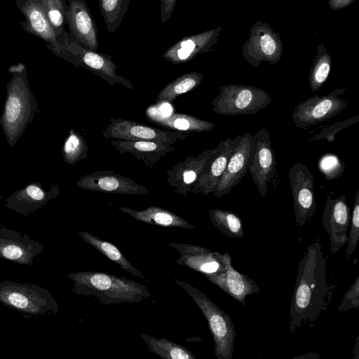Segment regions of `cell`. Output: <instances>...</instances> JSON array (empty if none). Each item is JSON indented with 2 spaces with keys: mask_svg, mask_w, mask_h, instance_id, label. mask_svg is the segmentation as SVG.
I'll return each instance as SVG.
<instances>
[{
  "mask_svg": "<svg viewBox=\"0 0 359 359\" xmlns=\"http://www.w3.org/2000/svg\"><path fill=\"white\" fill-rule=\"evenodd\" d=\"M326 275L327 260L320 243L316 241L307 246L298 264L290 309L292 333L304 324L313 326L318 318L328 292Z\"/></svg>",
  "mask_w": 359,
  "mask_h": 359,
  "instance_id": "6da1fadb",
  "label": "cell"
},
{
  "mask_svg": "<svg viewBox=\"0 0 359 359\" xmlns=\"http://www.w3.org/2000/svg\"><path fill=\"white\" fill-rule=\"evenodd\" d=\"M67 277L76 295L93 297L105 304L139 303L149 298L147 287L138 282L103 271H79Z\"/></svg>",
  "mask_w": 359,
  "mask_h": 359,
  "instance_id": "7a4b0ae2",
  "label": "cell"
},
{
  "mask_svg": "<svg viewBox=\"0 0 359 359\" xmlns=\"http://www.w3.org/2000/svg\"><path fill=\"white\" fill-rule=\"evenodd\" d=\"M9 72L13 75L6 85L0 125L7 143L13 147L32 121L38 102L30 89L24 64L11 67Z\"/></svg>",
  "mask_w": 359,
  "mask_h": 359,
  "instance_id": "3957f363",
  "label": "cell"
},
{
  "mask_svg": "<svg viewBox=\"0 0 359 359\" xmlns=\"http://www.w3.org/2000/svg\"><path fill=\"white\" fill-rule=\"evenodd\" d=\"M174 281L190 296L206 318L215 341V356L231 359L236 331L230 316L196 287L178 278H174Z\"/></svg>",
  "mask_w": 359,
  "mask_h": 359,
  "instance_id": "277c9868",
  "label": "cell"
},
{
  "mask_svg": "<svg viewBox=\"0 0 359 359\" xmlns=\"http://www.w3.org/2000/svg\"><path fill=\"white\" fill-rule=\"evenodd\" d=\"M0 302L27 318L55 314L59 310L57 302L46 288L8 279L0 283Z\"/></svg>",
  "mask_w": 359,
  "mask_h": 359,
  "instance_id": "5b68a950",
  "label": "cell"
},
{
  "mask_svg": "<svg viewBox=\"0 0 359 359\" xmlns=\"http://www.w3.org/2000/svg\"><path fill=\"white\" fill-rule=\"evenodd\" d=\"M271 102L270 95L254 86L226 84L220 86L212 102L215 114L224 116L255 114Z\"/></svg>",
  "mask_w": 359,
  "mask_h": 359,
  "instance_id": "8992f818",
  "label": "cell"
},
{
  "mask_svg": "<svg viewBox=\"0 0 359 359\" xmlns=\"http://www.w3.org/2000/svg\"><path fill=\"white\" fill-rule=\"evenodd\" d=\"M63 46L67 55V62L76 67H83L99 76L111 86L116 83L133 90L132 82L116 74L117 66L109 55L97 53L80 44L68 33L63 37Z\"/></svg>",
  "mask_w": 359,
  "mask_h": 359,
  "instance_id": "52a82bcc",
  "label": "cell"
},
{
  "mask_svg": "<svg viewBox=\"0 0 359 359\" xmlns=\"http://www.w3.org/2000/svg\"><path fill=\"white\" fill-rule=\"evenodd\" d=\"M345 90L344 87L337 88L327 95H316L299 103L292 113L294 126L306 130L336 116L348 105L347 100L339 97Z\"/></svg>",
  "mask_w": 359,
  "mask_h": 359,
  "instance_id": "ba28073f",
  "label": "cell"
},
{
  "mask_svg": "<svg viewBox=\"0 0 359 359\" xmlns=\"http://www.w3.org/2000/svg\"><path fill=\"white\" fill-rule=\"evenodd\" d=\"M282 53L280 35L268 23L257 21L242 48L245 61L253 67H258L264 62L273 65L280 60Z\"/></svg>",
  "mask_w": 359,
  "mask_h": 359,
  "instance_id": "9c48e42d",
  "label": "cell"
},
{
  "mask_svg": "<svg viewBox=\"0 0 359 359\" xmlns=\"http://www.w3.org/2000/svg\"><path fill=\"white\" fill-rule=\"evenodd\" d=\"M296 225L303 226L316 212L314 176L306 165L294 163L288 171Z\"/></svg>",
  "mask_w": 359,
  "mask_h": 359,
  "instance_id": "30bf717a",
  "label": "cell"
},
{
  "mask_svg": "<svg viewBox=\"0 0 359 359\" xmlns=\"http://www.w3.org/2000/svg\"><path fill=\"white\" fill-rule=\"evenodd\" d=\"M271 143L270 133L266 128L253 135V150L248 171L262 197L266 195L268 185L276 175L277 162Z\"/></svg>",
  "mask_w": 359,
  "mask_h": 359,
  "instance_id": "8fae6325",
  "label": "cell"
},
{
  "mask_svg": "<svg viewBox=\"0 0 359 359\" xmlns=\"http://www.w3.org/2000/svg\"><path fill=\"white\" fill-rule=\"evenodd\" d=\"M102 134L105 139L148 140L170 144L187 137V135L182 131L160 129L121 118H111Z\"/></svg>",
  "mask_w": 359,
  "mask_h": 359,
  "instance_id": "7c38bea8",
  "label": "cell"
},
{
  "mask_svg": "<svg viewBox=\"0 0 359 359\" xmlns=\"http://www.w3.org/2000/svg\"><path fill=\"white\" fill-rule=\"evenodd\" d=\"M22 13L25 20L20 22L27 32L41 39L55 55L67 60L63 42L50 25L39 0H13Z\"/></svg>",
  "mask_w": 359,
  "mask_h": 359,
  "instance_id": "4fadbf2b",
  "label": "cell"
},
{
  "mask_svg": "<svg viewBox=\"0 0 359 359\" xmlns=\"http://www.w3.org/2000/svg\"><path fill=\"white\" fill-rule=\"evenodd\" d=\"M253 150V135H240L215 189L213 196L221 198L230 193L245 177Z\"/></svg>",
  "mask_w": 359,
  "mask_h": 359,
  "instance_id": "5bb4252c",
  "label": "cell"
},
{
  "mask_svg": "<svg viewBox=\"0 0 359 359\" xmlns=\"http://www.w3.org/2000/svg\"><path fill=\"white\" fill-rule=\"evenodd\" d=\"M350 221V207L345 195L343 194L337 198H332L327 194L322 223L330 238L332 255L337 253L346 243Z\"/></svg>",
  "mask_w": 359,
  "mask_h": 359,
  "instance_id": "9a60e30c",
  "label": "cell"
},
{
  "mask_svg": "<svg viewBox=\"0 0 359 359\" xmlns=\"http://www.w3.org/2000/svg\"><path fill=\"white\" fill-rule=\"evenodd\" d=\"M218 145L207 149L201 154L189 156L183 161L174 165L166 172V181L180 195L191 193L193 184L209 165L218 151Z\"/></svg>",
  "mask_w": 359,
  "mask_h": 359,
  "instance_id": "2e32d148",
  "label": "cell"
},
{
  "mask_svg": "<svg viewBox=\"0 0 359 359\" xmlns=\"http://www.w3.org/2000/svg\"><path fill=\"white\" fill-rule=\"evenodd\" d=\"M44 245L29 235L0 224V257L16 264L33 266Z\"/></svg>",
  "mask_w": 359,
  "mask_h": 359,
  "instance_id": "e0dca14e",
  "label": "cell"
},
{
  "mask_svg": "<svg viewBox=\"0 0 359 359\" xmlns=\"http://www.w3.org/2000/svg\"><path fill=\"white\" fill-rule=\"evenodd\" d=\"M76 184L81 189L111 194L146 195L150 192L133 180L113 170H99L83 175Z\"/></svg>",
  "mask_w": 359,
  "mask_h": 359,
  "instance_id": "ac0fdd59",
  "label": "cell"
},
{
  "mask_svg": "<svg viewBox=\"0 0 359 359\" xmlns=\"http://www.w3.org/2000/svg\"><path fill=\"white\" fill-rule=\"evenodd\" d=\"M66 24L69 34L84 47L97 51L99 47L98 31L93 16L85 0H69Z\"/></svg>",
  "mask_w": 359,
  "mask_h": 359,
  "instance_id": "d6986e66",
  "label": "cell"
},
{
  "mask_svg": "<svg viewBox=\"0 0 359 359\" xmlns=\"http://www.w3.org/2000/svg\"><path fill=\"white\" fill-rule=\"evenodd\" d=\"M224 269L204 276L212 284L221 288L241 304L246 306L245 297L257 294L259 287L255 280L237 271L231 264L228 252L222 254Z\"/></svg>",
  "mask_w": 359,
  "mask_h": 359,
  "instance_id": "ffe728a7",
  "label": "cell"
},
{
  "mask_svg": "<svg viewBox=\"0 0 359 359\" xmlns=\"http://www.w3.org/2000/svg\"><path fill=\"white\" fill-rule=\"evenodd\" d=\"M221 27L182 38L168 48L163 57L174 65L184 63L198 55L212 51L219 39Z\"/></svg>",
  "mask_w": 359,
  "mask_h": 359,
  "instance_id": "44dd1931",
  "label": "cell"
},
{
  "mask_svg": "<svg viewBox=\"0 0 359 359\" xmlns=\"http://www.w3.org/2000/svg\"><path fill=\"white\" fill-rule=\"evenodd\" d=\"M180 255L177 264L185 266L203 276L222 271L224 269L222 254L207 248L179 243H168Z\"/></svg>",
  "mask_w": 359,
  "mask_h": 359,
  "instance_id": "7402d4cb",
  "label": "cell"
},
{
  "mask_svg": "<svg viewBox=\"0 0 359 359\" xmlns=\"http://www.w3.org/2000/svg\"><path fill=\"white\" fill-rule=\"evenodd\" d=\"M59 187L53 185L46 190L41 182H31L22 189H17L6 199L8 209L28 217L42 208L50 200L56 198Z\"/></svg>",
  "mask_w": 359,
  "mask_h": 359,
  "instance_id": "603a6c76",
  "label": "cell"
},
{
  "mask_svg": "<svg viewBox=\"0 0 359 359\" xmlns=\"http://www.w3.org/2000/svg\"><path fill=\"white\" fill-rule=\"evenodd\" d=\"M239 136V135H237L234 139L228 137L219 142L217 144L219 148L216 155L193 184L191 193H201L207 196L213 192L224 171Z\"/></svg>",
  "mask_w": 359,
  "mask_h": 359,
  "instance_id": "cb8c5ba5",
  "label": "cell"
},
{
  "mask_svg": "<svg viewBox=\"0 0 359 359\" xmlns=\"http://www.w3.org/2000/svg\"><path fill=\"white\" fill-rule=\"evenodd\" d=\"M110 144L118 153L133 155L148 168H153L163 156L175 149L172 144L148 140H111Z\"/></svg>",
  "mask_w": 359,
  "mask_h": 359,
  "instance_id": "d4e9b609",
  "label": "cell"
},
{
  "mask_svg": "<svg viewBox=\"0 0 359 359\" xmlns=\"http://www.w3.org/2000/svg\"><path fill=\"white\" fill-rule=\"evenodd\" d=\"M117 208L135 219L152 225L163 227H179L187 229L195 226L180 216L158 206H149L142 210L118 206Z\"/></svg>",
  "mask_w": 359,
  "mask_h": 359,
  "instance_id": "484cf974",
  "label": "cell"
},
{
  "mask_svg": "<svg viewBox=\"0 0 359 359\" xmlns=\"http://www.w3.org/2000/svg\"><path fill=\"white\" fill-rule=\"evenodd\" d=\"M148 116L151 122L163 128L178 131L209 132L215 127L212 122L198 118L190 114H172L168 116L156 114Z\"/></svg>",
  "mask_w": 359,
  "mask_h": 359,
  "instance_id": "4316f807",
  "label": "cell"
},
{
  "mask_svg": "<svg viewBox=\"0 0 359 359\" xmlns=\"http://www.w3.org/2000/svg\"><path fill=\"white\" fill-rule=\"evenodd\" d=\"M78 234L85 243L89 244L109 259L117 264L122 269L140 278L146 279L144 275L127 259L114 244L103 241L97 236L86 231H79Z\"/></svg>",
  "mask_w": 359,
  "mask_h": 359,
  "instance_id": "83f0119b",
  "label": "cell"
},
{
  "mask_svg": "<svg viewBox=\"0 0 359 359\" xmlns=\"http://www.w3.org/2000/svg\"><path fill=\"white\" fill-rule=\"evenodd\" d=\"M203 79L199 72H189L180 75L168 83L158 94L155 103L172 102L177 97L196 88Z\"/></svg>",
  "mask_w": 359,
  "mask_h": 359,
  "instance_id": "f1b7e54d",
  "label": "cell"
},
{
  "mask_svg": "<svg viewBox=\"0 0 359 359\" xmlns=\"http://www.w3.org/2000/svg\"><path fill=\"white\" fill-rule=\"evenodd\" d=\"M140 337L146 343L150 351L164 359H196L187 347L165 338H156L144 333Z\"/></svg>",
  "mask_w": 359,
  "mask_h": 359,
  "instance_id": "f546056e",
  "label": "cell"
},
{
  "mask_svg": "<svg viewBox=\"0 0 359 359\" xmlns=\"http://www.w3.org/2000/svg\"><path fill=\"white\" fill-rule=\"evenodd\" d=\"M208 214L212 224L226 236L243 237L242 220L236 213L216 208L208 210Z\"/></svg>",
  "mask_w": 359,
  "mask_h": 359,
  "instance_id": "4dcf8cb0",
  "label": "cell"
},
{
  "mask_svg": "<svg viewBox=\"0 0 359 359\" xmlns=\"http://www.w3.org/2000/svg\"><path fill=\"white\" fill-rule=\"evenodd\" d=\"M332 58L323 43L318 46L309 75V84L312 92L318 91L327 81L331 68Z\"/></svg>",
  "mask_w": 359,
  "mask_h": 359,
  "instance_id": "1f68e13d",
  "label": "cell"
},
{
  "mask_svg": "<svg viewBox=\"0 0 359 359\" xmlns=\"http://www.w3.org/2000/svg\"><path fill=\"white\" fill-rule=\"evenodd\" d=\"M130 0H98L99 8L107 30L114 33L125 18Z\"/></svg>",
  "mask_w": 359,
  "mask_h": 359,
  "instance_id": "d6a6232c",
  "label": "cell"
},
{
  "mask_svg": "<svg viewBox=\"0 0 359 359\" xmlns=\"http://www.w3.org/2000/svg\"><path fill=\"white\" fill-rule=\"evenodd\" d=\"M88 150L89 147L83 136L71 129L62 149L65 162L74 165L87 158Z\"/></svg>",
  "mask_w": 359,
  "mask_h": 359,
  "instance_id": "836d02e7",
  "label": "cell"
},
{
  "mask_svg": "<svg viewBox=\"0 0 359 359\" xmlns=\"http://www.w3.org/2000/svg\"><path fill=\"white\" fill-rule=\"evenodd\" d=\"M50 25L56 34L63 42V37L67 33L66 24V0H39Z\"/></svg>",
  "mask_w": 359,
  "mask_h": 359,
  "instance_id": "e575fe53",
  "label": "cell"
},
{
  "mask_svg": "<svg viewBox=\"0 0 359 359\" xmlns=\"http://www.w3.org/2000/svg\"><path fill=\"white\" fill-rule=\"evenodd\" d=\"M318 167L325 179L331 180L339 178L343 174L345 164L337 155L327 153L318 159Z\"/></svg>",
  "mask_w": 359,
  "mask_h": 359,
  "instance_id": "d590c367",
  "label": "cell"
},
{
  "mask_svg": "<svg viewBox=\"0 0 359 359\" xmlns=\"http://www.w3.org/2000/svg\"><path fill=\"white\" fill-rule=\"evenodd\" d=\"M350 229L348 235V245L346 248V259L354 252L359 241V191L355 196L353 210L351 215Z\"/></svg>",
  "mask_w": 359,
  "mask_h": 359,
  "instance_id": "8d00e7d4",
  "label": "cell"
},
{
  "mask_svg": "<svg viewBox=\"0 0 359 359\" xmlns=\"http://www.w3.org/2000/svg\"><path fill=\"white\" fill-rule=\"evenodd\" d=\"M359 121V116L357 115L354 117L346 119L343 121L334 123L331 126H328L322 128L320 133L314 135L313 137L311 138L309 141L320 140L323 139L327 140L331 142L334 140L335 135L342 130L343 129L352 126L353 123H357Z\"/></svg>",
  "mask_w": 359,
  "mask_h": 359,
  "instance_id": "74e56055",
  "label": "cell"
},
{
  "mask_svg": "<svg viewBox=\"0 0 359 359\" xmlns=\"http://www.w3.org/2000/svg\"><path fill=\"white\" fill-rule=\"evenodd\" d=\"M359 307V276L344 294L338 307V311L342 312Z\"/></svg>",
  "mask_w": 359,
  "mask_h": 359,
  "instance_id": "f35d334b",
  "label": "cell"
},
{
  "mask_svg": "<svg viewBox=\"0 0 359 359\" xmlns=\"http://www.w3.org/2000/svg\"><path fill=\"white\" fill-rule=\"evenodd\" d=\"M177 0H161V20L165 23L171 17Z\"/></svg>",
  "mask_w": 359,
  "mask_h": 359,
  "instance_id": "ab89813d",
  "label": "cell"
},
{
  "mask_svg": "<svg viewBox=\"0 0 359 359\" xmlns=\"http://www.w3.org/2000/svg\"><path fill=\"white\" fill-rule=\"evenodd\" d=\"M355 0H328V4L330 8L334 11L344 8L349 6Z\"/></svg>",
  "mask_w": 359,
  "mask_h": 359,
  "instance_id": "60d3db41",
  "label": "cell"
},
{
  "mask_svg": "<svg viewBox=\"0 0 359 359\" xmlns=\"http://www.w3.org/2000/svg\"><path fill=\"white\" fill-rule=\"evenodd\" d=\"M319 355H317L316 353H306L304 355H301L299 356L294 357L293 358H299V359H317L319 358Z\"/></svg>",
  "mask_w": 359,
  "mask_h": 359,
  "instance_id": "b9f144b4",
  "label": "cell"
},
{
  "mask_svg": "<svg viewBox=\"0 0 359 359\" xmlns=\"http://www.w3.org/2000/svg\"><path fill=\"white\" fill-rule=\"evenodd\" d=\"M359 336L357 337L355 347L353 348V353L354 354L355 359H358L359 357Z\"/></svg>",
  "mask_w": 359,
  "mask_h": 359,
  "instance_id": "7bdbcfd3",
  "label": "cell"
},
{
  "mask_svg": "<svg viewBox=\"0 0 359 359\" xmlns=\"http://www.w3.org/2000/svg\"><path fill=\"white\" fill-rule=\"evenodd\" d=\"M1 198H2V196H0V199H1Z\"/></svg>",
  "mask_w": 359,
  "mask_h": 359,
  "instance_id": "ee69618b",
  "label": "cell"
}]
</instances>
